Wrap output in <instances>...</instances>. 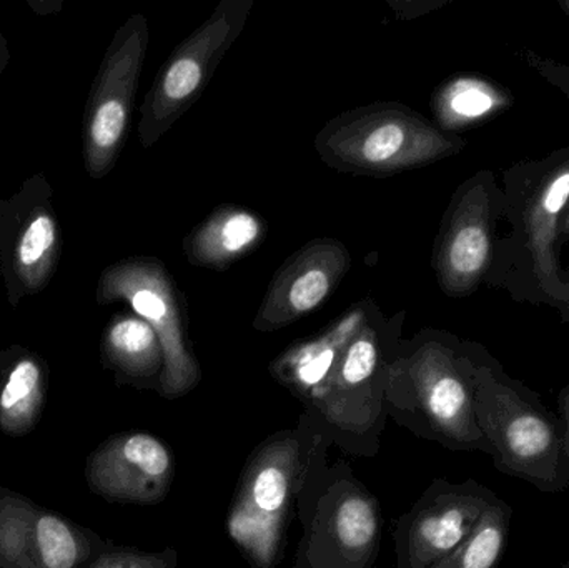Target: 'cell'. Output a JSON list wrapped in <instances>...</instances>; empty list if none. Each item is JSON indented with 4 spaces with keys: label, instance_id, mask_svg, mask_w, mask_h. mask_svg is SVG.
<instances>
[{
    "label": "cell",
    "instance_id": "obj_1",
    "mask_svg": "<svg viewBox=\"0 0 569 568\" xmlns=\"http://www.w3.org/2000/svg\"><path fill=\"white\" fill-rule=\"evenodd\" d=\"M388 417L421 439L457 452L491 456L478 426L470 362L423 332L405 340L391 366Z\"/></svg>",
    "mask_w": 569,
    "mask_h": 568
},
{
    "label": "cell",
    "instance_id": "obj_2",
    "mask_svg": "<svg viewBox=\"0 0 569 568\" xmlns=\"http://www.w3.org/2000/svg\"><path fill=\"white\" fill-rule=\"evenodd\" d=\"M323 430L308 413L295 429L259 444L240 474L227 534L252 568H277L283 559L298 494Z\"/></svg>",
    "mask_w": 569,
    "mask_h": 568
},
{
    "label": "cell",
    "instance_id": "obj_3",
    "mask_svg": "<svg viewBox=\"0 0 569 568\" xmlns=\"http://www.w3.org/2000/svg\"><path fill=\"white\" fill-rule=\"evenodd\" d=\"M331 439L321 432L298 494L301 539L295 568H377L383 514L380 500L347 460L328 462Z\"/></svg>",
    "mask_w": 569,
    "mask_h": 568
},
{
    "label": "cell",
    "instance_id": "obj_4",
    "mask_svg": "<svg viewBox=\"0 0 569 568\" xmlns=\"http://www.w3.org/2000/svg\"><path fill=\"white\" fill-rule=\"evenodd\" d=\"M405 317L403 310L387 317L377 303L305 409L331 446L348 456L371 459L380 450L388 422V382L403 342Z\"/></svg>",
    "mask_w": 569,
    "mask_h": 568
},
{
    "label": "cell",
    "instance_id": "obj_5",
    "mask_svg": "<svg viewBox=\"0 0 569 568\" xmlns=\"http://www.w3.org/2000/svg\"><path fill=\"white\" fill-rule=\"evenodd\" d=\"M478 426L500 472L541 492L569 489V454L560 419L530 393L470 363Z\"/></svg>",
    "mask_w": 569,
    "mask_h": 568
},
{
    "label": "cell",
    "instance_id": "obj_6",
    "mask_svg": "<svg viewBox=\"0 0 569 568\" xmlns=\"http://www.w3.org/2000/svg\"><path fill=\"white\" fill-rule=\"evenodd\" d=\"M315 150L330 169L353 176L390 177L443 156L447 137L410 107L375 102L328 120Z\"/></svg>",
    "mask_w": 569,
    "mask_h": 568
},
{
    "label": "cell",
    "instance_id": "obj_7",
    "mask_svg": "<svg viewBox=\"0 0 569 568\" xmlns=\"http://www.w3.org/2000/svg\"><path fill=\"white\" fill-rule=\"evenodd\" d=\"M126 302L146 320L162 342L163 366L159 393L180 399L202 382V367L189 337L186 297L162 260L133 256L107 267L97 283V303Z\"/></svg>",
    "mask_w": 569,
    "mask_h": 568
},
{
    "label": "cell",
    "instance_id": "obj_8",
    "mask_svg": "<svg viewBox=\"0 0 569 568\" xmlns=\"http://www.w3.org/2000/svg\"><path fill=\"white\" fill-rule=\"evenodd\" d=\"M253 0H222L209 19L173 49L140 107L139 142L156 146L206 92L230 47L246 30Z\"/></svg>",
    "mask_w": 569,
    "mask_h": 568
},
{
    "label": "cell",
    "instance_id": "obj_9",
    "mask_svg": "<svg viewBox=\"0 0 569 568\" xmlns=\"http://www.w3.org/2000/svg\"><path fill=\"white\" fill-rule=\"evenodd\" d=\"M149 42L146 16L133 13L107 47L83 113V163L92 179L110 173L122 152Z\"/></svg>",
    "mask_w": 569,
    "mask_h": 568
},
{
    "label": "cell",
    "instance_id": "obj_10",
    "mask_svg": "<svg viewBox=\"0 0 569 568\" xmlns=\"http://www.w3.org/2000/svg\"><path fill=\"white\" fill-rule=\"evenodd\" d=\"M62 246L52 186L43 173H33L12 197L0 200V280L10 306L49 286Z\"/></svg>",
    "mask_w": 569,
    "mask_h": 568
},
{
    "label": "cell",
    "instance_id": "obj_11",
    "mask_svg": "<svg viewBox=\"0 0 569 568\" xmlns=\"http://www.w3.org/2000/svg\"><path fill=\"white\" fill-rule=\"evenodd\" d=\"M500 497L475 482L437 479L395 527L397 568H433L450 556Z\"/></svg>",
    "mask_w": 569,
    "mask_h": 568
},
{
    "label": "cell",
    "instance_id": "obj_12",
    "mask_svg": "<svg viewBox=\"0 0 569 568\" xmlns=\"http://www.w3.org/2000/svg\"><path fill=\"white\" fill-rule=\"evenodd\" d=\"M107 547L59 514L0 490V568H83Z\"/></svg>",
    "mask_w": 569,
    "mask_h": 568
},
{
    "label": "cell",
    "instance_id": "obj_13",
    "mask_svg": "<svg viewBox=\"0 0 569 568\" xmlns=\"http://www.w3.org/2000/svg\"><path fill=\"white\" fill-rule=\"evenodd\" d=\"M177 462L169 444L143 430L117 434L87 460L90 490L109 502L156 506L172 489Z\"/></svg>",
    "mask_w": 569,
    "mask_h": 568
},
{
    "label": "cell",
    "instance_id": "obj_14",
    "mask_svg": "<svg viewBox=\"0 0 569 568\" xmlns=\"http://www.w3.org/2000/svg\"><path fill=\"white\" fill-rule=\"evenodd\" d=\"M351 269V253L341 240L313 239L291 253L270 280L253 319V329L273 333L303 319L327 302Z\"/></svg>",
    "mask_w": 569,
    "mask_h": 568
},
{
    "label": "cell",
    "instance_id": "obj_15",
    "mask_svg": "<svg viewBox=\"0 0 569 568\" xmlns=\"http://www.w3.org/2000/svg\"><path fill=\"white\" fill-rule=\"evenodd\" d=\"M375 306L377 302L367 297L350 306L317 336L291 343L270 362V376L307 409Z\"/></svg>",
    "mask_w": 569,
    "mask_h": 568
},
{
    "label": "cell",
    "instance_id": "obj_16",
    "mask_svg": "<svg viewBox=\"0 0 569 568\" xmlns=\"http://www.w3.org/2000/svg\"><path fill=\"white\" fill-rule=\"evenodd\" d=\"M267 222L247 207L223 203L183 239V253L200 269H230L262 246Z\"/></svg>",
    "mask_w": 569,
    "mask_h": 568
},
{
    "label": "cell",
    "instance_id": "obj_17",
    "mask_svg": "<svg viewBox=\"0 0 569 568\" xmlns=\"http://www.w3.org/2000/svg\"><path fill=\"white\" fill-rule=\"evenodd\" d=\"M103 367L116 373L117 382L139 389L159 390L166 357L156 330L136 313H117L100 340Z\"/></svg>",
    "mask_w": 569,
    "mask_h": 568
},
{
    "label": "cell",
    "instance_id": "obj_18",
    "mask_svg": "<svg viewBox=\"0 0 569 568\" xmlns=\"http://www.w3.org/2000/svg\"><path fill=\"white\" fill-rule=\"evenodd\" d=\"M49 386V369L42 357L26 347L0 352V430L20 437L36 427Z\"/></svg>",
    "mask_w": 569,
    "mask_h": 568
},
{
    "label": "cell",
    "instance_id": "obj_19",
    "mask_svg": "<svg viewBox=\"0 0 569 568\" xmlns=\"http://www.w3.org/2000/svg\"><path fill=\"white\" fill-rule=\"evenodd\" d=\"M511 517V507L498 499L473 532L433 568H498L507 550Z\"/></svg>",
    "mask_w": 569,
    "mask_h": 568
},
{
    "label": "cell",
    "instance_id": "obj_20",
    "mask_svg": "<svg viewBox=\"0 0 569 568\" xmlns=\"http://www.w3.org/2000/svg\"><path fill=\"white\" fill-rule=\"evenodd\" d=\"M490 239L478 222L455 220L448 227L437 252V270L448 287H458L473 279L488 260Z\"/></svg>",
    "mask_w": 569,
    "mask_h": 568
},
{
    "label": "cell",
    "instance_id": "obj_21",
    "mask_svg": "<svg viewBox=\"0 0 569 568\" xmlns=\"http://www.w3.org/2000/svg\"><path fill=\"white\" fill-rule=\"evenodd\" d=\"M493 96L481 83L460 80L445 90L441 109L457 119H478L493 109Z\"/></svg>",
    "mask_w": 569,
    "mask_h": 568
},
{
    "label": "cell",
    "instance_id": "obj_22",
    "mask_svg": "<svg viewBox=\"0 0 569 568\" xmlns=\"http://www.w3.org/2000/svg\"><path fill=\"white\" fill-rule=\"evenodd\" d=\"M179 552L166 549L162 552H142L130 547L109 546L93 562L83 568H177Z\"/></svg>",
    "mask_w": 569,
    "mask_h": 568
},
{
    "label": "cell",
    "instance_id": "obj_23",
    "mask_svg": "<svg viewBox=\"0 0 569 568\" xmlns=\"http://www.w3.org/2000/svg\"><path fill=\"white\" fill-rule=\"evenodd\" d=\"M569 197V172L553 180L547 196L543 199V207L548 213H558L563 209Z\"/></svg>",
    "mask_w": 569,
    "mask_h": 568
},
{
    "label": "cell",
    "instance_id": "obj_24",
    "mask_svg": "<svg viewBox=\"0 0 569 568\" xmlns=\"http://www.w3.org/2000/svg\"><path fill=\"white\" fill-rule=\"evenodd\" d=\"M560 422L563 427L565 442L569 454V389L565 390L560 397Z\"/></svg>",
    "mask_w": 569,
    "mask_h": 568
},
{
    "label": "cell",
    "instance_id": "obj_25",
    "mask_svg": "<svg viewBox=\"0 0 569 568\" xmlns=\"http://www.w3.org/2000/svg\"><path fill=\"white\" fill-rule=\"evenodd\" d=\"M10 57H12V53H10L9 43H7L2 30H0V76H2L3 70L9 66Z\"/></svg>",
    "mask_w": 569,
    "mask_h": 568
},
{
    "label": "cell",
    "instance_id": "obj_26",
    "mask_svg": "<svg viewBox=\"0 0 569 568\" xmlns=\"http://www.w3.org/2000/svg\"><path fill=\"white\" fill-rule=\"evenodd\" d=\"M561 568H569V562L565 564V566Z\"/></svg>",
    "mask_w": 569,
    "mask_h": 568
}]
</instances>
